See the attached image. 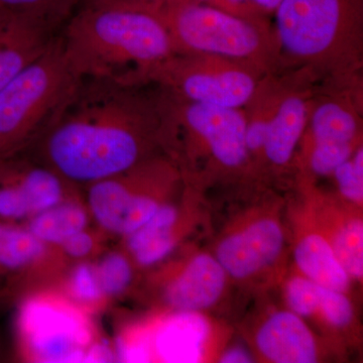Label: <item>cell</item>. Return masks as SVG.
<instances>
[{
  "label": "cell",
  "mask_w": 363,
  "mask_h": 363,
  "mask_svg": "<svg viewBox=\"0 0 363 363\" xmlns=\"http://www.w3.org/2000/svg\"><path fill=\"white\" fill-rule=\"evenodd\" d=\"M323 286L306 277H295L286 288V303L293 313L300 317H309L319 312Z\"/></svg>",
  "instance_id": "obj_27"
},
{
  "label": "cell",
  "mask_w": 363,
  "mask_h": 363,
  "mask_svg": "<svg viewBox=\"0 0 363 363\" xmlns=\"http://www.w3.org/2000/svg\"><path fill=\"white\" fill-rule=\"evenodd\" d=\"M80 187L26 152L0 159V218L23 224Z\"/></svg>",
  "instance_id": "obj_7"
},
{
  "label": "cell",
  "mask_w": 363,
  "mask_h": 363,
  "mask_svg": "<svg viewBox=\"0 0 363 363\" xmlns=\"http://www.w3.org/2000/svg\"><path fill=\"white\" fill-rule=\"evenodd\" d=\"M77 0H0L6 13L28 18L54 33L68 20Z\"/></svg>",
  "instance_id": "obj_24"
},
{
  "label": "cell",
  "mask_w": 363,
  "mask_h": 363,
  "mask_svg": "<svg viewBox=\"0 0 363 363\" xmlns=\"http://www.w3.org/2000/svg\"><path fill=\"white\" fill-rule=\"evenodd\" d=\"M181 211L167 202L135 233L118 240L138 269H147L166 259L180 240Z\"/></svg>",
  "instance_id": "obj_17"
},
{
  "label": "cell",
  "mask_w": 363,
  "mask_h": 363,
  "mask_svg": "<svg viewBox=\"0 0 363 363\" xmlns=\"http://www.w3.org/2000/svg\"><path fill=\"white\" fill-rule=\"evenodd\" d=\"M334 255L350 279L363 277V223L353 218L344 222L330 242Z\"/></svg>",
  "instance_id": "obj_25"
},
{
  "label": "cell",
  "mask_w": 363,
  "mask_h": 363,
  "mask_svg": "<svg viewBox=\"0 0 363 363\" xmlns=\"http://www.w3.org/2000/svg\"><path fill=\"white\" fill-rule=\"evenodd\" d=\"M269 121H255L247 123L245 131V145L247 152H259L264 149L267 136Z\"/></svg>",
  "instance_id": "obj_31"
},
{
  "label": "cell",
  "mask_w": 363,
  "mask_h": 363,
  "mask_svg": "<svg viewBox=\"0 0 363 363\" xmlns=\"http://www.w3.org/2000/svg\"><path fill=\"white\" fill-rule=\"evenodd\" d=\"M14 353L25 362L116 360L102 342L93 316L52 288L30 291L13 303Z\"/></svg>",
  "instance_id": "obj_3"
},
{
  "label": "cell",
  "mask_w": 363,
  "mask_h": 363,
  "mask_svg": "<svg viewBox=\"0 0 363 363\" xmlns=\"http://www.w3.org/2000/svg\"><path fill=\"white\" fill-rule=\"evenodd\" d=\"M319 312L332 326L343 328L353 318V308L350 301L342 292L324 288L322 290Z\"/></svg>",
  "instance_id": "obj_30"
},
{
  "label": "cell",
  "mask_w": 363,
  "mask_h": 363,
  "mask_svg": "<svg viewBox=\"0 0 363 363\" xmlns=\"http://www.w3.org/2000/svg\"><path fill=\"white\" fill-rule=\"evenodd\" d=\"M307 118V106L301 97L286 98L267 124L264 152L274 164H285L290 161L297 147Z\"/></svg>",
  "instance_id": "obj_20"
},
{
  "label": "cell",
  "mask_w": 363,
  "mask_h": 363,
  "mask_svg": "<svg viewBox=\"0 0 363 363\" xmlns=\"http://www.w3.org/2000/svg\"><path fill=\"white\" fill-rule=\"evenodd\" d=\"M283 229L274 219H260L227 236L216 250L226 274L247 279L271 266L283 250Z\"/></svg>",
  "instance_id": "obj_13"
},
{
  "label": "cell",
  "mask_w": 363,
  "mask_h": 363,
  "mask_svg": "<svg viewBox=\"0 0 363 363\" xmlns=\"http://www.w3.org/2000/svg\"><path fill=\"white\" fill-rule=\"evenodd\" d=\"M150 80L169 88L179 99L194 104L235 108L250 101L255 79L233 68L204 70L201 66L176 55L157 69Z\"/></svg>",
  "instance_id": "obj_10"
},
{
  "label": "cell",
  "mask_w": 363,
  "mask_h": 363,
  "mask_svg": "<svg viewBox=\"0 0 363 363\" xmlns=\"http://www.w3.org/2000/svg\"><path fill=\"white\" fill-rule=\"evenodd\" d=\"M1 286H2V281H1V279H0V290H1Z\"/></svg>",
  "instance_id": "obj_35"
},
{
  "label": "cell",
  "mask_w": 363,
  "mask_h": 363,
  "mask_svg": "<svg viewBox=\"0 0 363 363\" xmlns=\"http://www.w3.org/2000/svg\"><path fill=\"white\" fill-rule=\"evenodd\" d=\"M294 255L306 278L338 292L347 290L351 279L334 255L330 242L323 236L307 234L296 245Z\"/></svg>",
  "instance_id": "obj_19"
},
{
  "label": "cell",
  "mask_w": 363,
  "mask_h": 363,
  "mask_svg": "<svg viewBox=\"0 0 363 363\" xmlns=\"http://www.w3.org/2000/svg\"><path fill=\"white\" fill-rule=\"evenodd\" d=\"M162 13L177 55L206 52L227 58L255 56L262 47L250 21L195 0H162Z\"/></svg>",
  "instance_id": "obj_6"
},
{
  "label": "cell",
  "mask_w": 363,
  "mask_h": 363,
  "mask_svg": "<svg viewBox=\"0 0 363 363\" xmlns=\"http://www.w3.org/2000/svg\"><path fill=\"white\" fill-rule=\"evenodd\" d=\"M351 0H281L277 30L286 52L316 59L329 51L351 16Z\"/></svg>",
  "instance_id": "obj_8"
},
{
  "label": "cell",
  "mask_w": 363,
  "mask_h": 363,
  "mask_svg": "<svg viewBox=\"0 0 363 363\" xmlns=\"http://www.w3.org/2000/svg\"><path fill=\"white\" fill-rule=\"evenodd\" d=\"M56 248L40 242L23 224L0 218V301L21 296L51 283L63 269Z\"/></svg>",
  "instance_id": "obj_9"
},
{
  "label": "cell",
  "mask_w": 363,
  "mask_h": 363,
  "mask_svg": "<svg viewBox=\"0 0 363 363\" xmlns=\"http://www.w3.org/2000/svg\"><path fill=\"white\" fill-rule=\"evenodd\" d=\"M223 363H247L252 362V357L247 350L240 347L233 348L226 351L220 358Z\"/></svg>",
  "instance_id": "obj_33"
},
{
  "label": "cell",
  "mask_w": 363,
  "mask_h": 363,
  "mask_svg": "<svg viewBox=\"0 0 363 363\" xmlns=\"http://www.w3.org/2000/svg\"><path fill=\"white\" fill-rule=\"evenodd\" d=\"M352 149V143H316L311 157L313 171L321 176L333 173L350 159Z\"/></svg>",
  "instance_id": "obj_29"
},
{
  "label": "cell",
  "mask_w": 363,
  "mask_h": 363,
  "mask_svg": "<svg viewBox=\"0 0 363 363\" xmlns=\"http://www.w3.org/2000/svg\"><path fill=\"white\" fill-rule=\"evenodd\" d=\"M94 264L100 286L111 304L130 293L138 267L121 245L116 242L107 247L94 259Z\"/></svg>",
  "instance_id": "obj_22"
},
{
  "label": "cell",
  "mask_w": 363,
  "mask_h": 363,
  "mask_svg": "<svg viewBox=\"0 0 363 363\" xmlns=\"http://www.w3.org/2000/svg\"><path fill=\"white\" fill-rule=\"evenodd\" d=\"M54 33L28 18L4 14L0 20V91L47 51Z\"/></svg>",
  "instance_id": "obj_15"
},
{
  "label": "cell",
  "mask_w": 363,
  "mask_h": 363,
  "mask_svg": "<svg viewBox=\"0 0 363 363\" xmlns=\"http://www.w3.org/2000/svg\"><path fill=\"white\" fill-rule=\"evenodd\" d=\"M262 357L276 363L317 362L316 341L300 316L293 312L272 314L257 333Z\"/></svg>",
  "instance_id": "obj_16"
},
{
  "label": "cell",
  "mask_w": 363,
  "mask_h": 363,
  "mask_svg": "<svg viewBox=\"0 0 363 363\" xmlns=\"http://www.w3.org/2000/svg\"><path fill=\"white\" fill-rule=\"evenodd\" d=\"M138 86L79 79L58 116L33 143L35 159L82 188L152 156L164 135L167 104H155Z\"/></svg>",
  "instance_id": "obj_1"
},
{
  "label": "cell",
  "mask_w": 363,
  "mask_h": 363,
  "mask_svg": "<svg viewBox=\"0 0 363 363\" xmlns=\"http://www.w3.org/2000/svg\"><path fill=\"white\" fill-rule=\"evenodd\" d=\"M225 281L226 272L216 257L201 253L169 277L162 298L175 311L198 312L218 301Z\"/></svg>",
  "instance_id": "obj_14"
},
{
  "label": "cell",
  "mask_w": 363,
  "mask_h": 363,
  "mask_svg": "<svg viewBox=\"0 0 363 363\" xmlns=\"http://www.w3.org/2000/svg\"><path fill=\"white\" fill-rule=\"evenodd\" d=\"M341 194L350 201L362 204L363 200V150H357L352 160L344 162L333 172Z\"/></svg>",
  "instance_id": "obj_28"
},
{
  "label": "cell",
  "mask_w": 363,
  "mask_h": 363,
  "mask_svg": "<svg viewBox=\"0 0 363 363\" xmlns=\"http://www.w3.org/2000/svg\"><path fill=\"white\" fill-rule=\"evenodd\" d=\"M176 169L150 156L131 168L82 187L95 225L113 240L135 233L169 202Z\"/></svg>",
  "instance_id": "obj_5"
},
{
  "label": "cell",
  "mask_w": 363,
  "mask_h": 363,
  "mask_svg": "<svg viewBox=\"0 0 363 363\" xmlns=\"http://www.w3.org/2000/svg\"><path fill=\"white\" fill-rule=\"evenodd\" d=\"M209 333L206 320L198 312L177 311L159 325L152 338L118 335L114 340L123 362H150L155 357L164 362H198L203 358Z\"/></svg>",
  "instance_id": "obj_11"
},
{
  "label": "cell",
  "mask_w": 363,
  "mask_h": 363,
  "mask_svg": "<svg viewBox=\"0 0 363 363\" xmlns=\"http://www.w3.org/2000/svg\"><path fill=\"white\" fill-rule=\"evenodd\" d=\"M60 37L0 91V159L32 147L77 85Z\"/></svg>",
  "instance_id": "obj_4"
},
{
  "label": "cell",
  "mask_w": 363,
  "mask_h": 363,
  "mask_svg": "<svg viewBox=\"0 0 363 363\" xmlns=\"http://www.w3.org/2000/svg\"><path fill=\"white\" fill-rule=\"evenodd\" d=\"M312 130L315 145L352 143L357 135V119L343 105L326 102L313 113Z\"/></svg>",
  "instance_id": "obj_23"
},
{
  "label": "cell",
  "mask_w": 363,
  "mask_h": 363,
  "mask_svg": "<svg viewBox=\"0 0 363 363\" xmlns=\"http://www.w3.org/2000/svg\"><path fill=\"white\" fill-rule=\"evenodd\" d=\"M45 288L55 289L93 315L104 311L111 305L100 286L94 259L68 264Z\"/></svg>",
  "instance_id": "obj_21"
},
{
  "label": "cell",
  "mask_w": 363,
  "mask_h": 363,
  "mask_svg": "<svg viewBox=\"0 0 363 363\" xmlns=\"http://www.w3.org/2000/svg\"><path fill=\"white\" fill-rule=\"evenodd\" d=\"M94 224L83 196L75 195L30 217L23 225L40 242L57 248L74 234Z\"/></svg>",
  "instance_id": "obj_18"
},
{
  "label": "cell",
  "mask_w": 363,
  "mask_h": 363,
  "mask_svg": "<svg viewBox=\"0 0 363 363\" xmlns=\"http://www.w3.org/2000/svg\"><path fill=\"white\" fill-rule=\"evenodd\" d=\"M60 39L79 79L140 85L177 55L162 0H84Z\"/></svg>",
  "instance_id": "obj_2"
},
{
  "label": "cell",
  "mask_w": 363,
  "mask_h": 363,
  "mask_svg": "<svg viewBox=\"0 0 363 363\" xmlns=\"http://www.w3.org/2000/svg\"><path fill=\"white\" fill-rule=\"evenodd\" d=\"M179 100L178 104H168V114L174 121L204 140L224 166L236 168L245 162L247 123L238 109Z\"/></svg>",
  "instance_id": "obj_12"
},
{
  "label": "cell",
  "mask_w": 363,
  "mask_h": 363,
  "mask_svg": "<svg viewBox=\"0 0 363 363\" xmlns=\"http://www.w3.org/2000/svg\"><path fill=\"white\" fill-rule=\"evenodd\" d=\"M205 1L209 2L211 6L222 9L227 13L235 14V16L243 13L245 9L248 11V7L255 4L252 0H205Z\"/></svg>",
  "instance_id": "obj_32"
},
{
  "label": "cell",
  "mask_w": 363,
  "mask_h": 363,
  "mask_svg": "<svg viewBox=\"0 0 363 363\" xmlns=\"http://www.w3.org/2000/svg\"><path fill=\"white\" fill-rule=\"evenodd\" d=\"M6 11H4V9L0 7V20L4 18V14H6Z\"/></svg>",
  "instance_id": "obj_34"
},
{
  "label": "cell",
  "mask_w": 363,
  "mask_h": 363,
  "mask_svg": "<svg viewBox=\"0 0 363 363\" xmlns=\"http://www.w3.org/2000/svg\"><path fill=\"white\" fill-rule=\"evenodd\" d=\"M113 240L99 227L92 225L74 234L57 247L60 257L66 264L93 260L99 257Z\"/></svg>",
  "instance_id": "obj_26"
}]
</instances>
